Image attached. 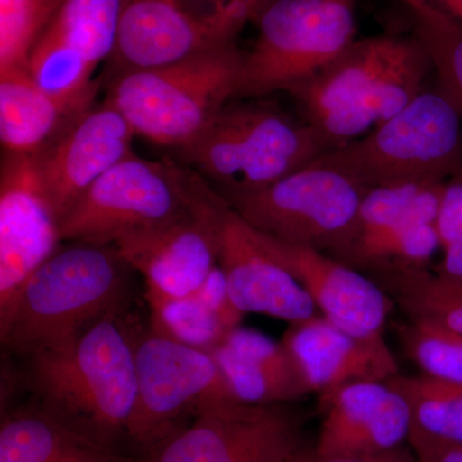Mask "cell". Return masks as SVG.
I'll return each instance as SVG.
<instances>
[{"instance_id": "obj_4", "label": "cell", "mask_w": 462, "mask_h": 462, "mask_svg": "<svg viewBox=\"0 0 462 462\" xmlns=\"http://www.w3.org/2000/svg\"><path fill=\"white\" fill-rule=\"evenodd\" d=\"M331 149L302 116L249 98L231 99L179 153L182 165L229 199L269 187Z\"/></svg>"}, {"instance_id": "obj_2", "label": "cell", "mask_w": 462, "mask_h": 462, "mask_svg": "<svg viewBox=\"0 0 462 462\" xmlns=\"http://www.w3.org/2000/svg\"><path fill=\"white\" fill-rule=\"evenodd\" d=\"M129 270L115 245L63 243L0 321L3 348L25 360L69 348L106 316L124 311Z\"/></svg>"}, {"instance_id": "obj_35", "label": "cell", "mask_w": 462, "mask_h": 462, "mask_svg": "<svg viewBox=\"0 0 462 462\" xmlns=\"http://www.w3.org/2000/svg\"><path fill=\"white\" fill-rule=\"evenodd\" d=\"M203 3L208 5L209 7H223V5H230V3H245V5H252L257 8L263 0H202Z\"/></svg>"}, {"instance_id": "obj_29", "label": "cell", "mask_w": 462, "mask_h": 462, "mask_svg": "<svg viewBox=\"0 0 462 462\" xmlns=\"http://www.w3.org/2000/svg\"><path fill=\"white\" fill-rule=\"evenodd\" d=\"M65 0H0V72L27 69Z\"/></svg>"}, {"instance_id": "obj_13", "label": "cell", "mask_w": 462, "mask_h": 462, "mask_svg": "<svg viewBox=\"0 0 462 462\" xmlns=\"http://www.w3.org/2000/svg\"><path fill=\"white\" fill-rule=\"evenodd\" d=\"M256 9L230 3L199 12L187 0H124L107 79L170 65L236 42Z\"/></svg>"}, {"instance_id": "obj_18", "label": "cell", "mask_w": 462, "mask_h": 462, "mask_svg": "<svg viewBox=\"0 0 462 462\" xmlns=\"http://www.w3.org/2000/svg\"><path fill=\"white\" fill-rule=\"evenodd\" d=\"M135 136L123 114L105 98L79 116L44 151L33 154L60 226L100 176L134 153Z\"/></svg>"}, {"instance_id": "obj_30", "label": "cell", "mask_w": 462, "mask_h": 462, "mask_svg": "<svg viewBox=\"0 0 462 462\" xmlns=\"http://www.w3.org/2000/svg\"><path fill=\"white\" fill-rule=\"evenodd\" d=\"M398 338L421 374L462 384V334L430 321L409 319Z\"/></svg>"}, {"instance_id": "obj_25", "label": "cell", "mask_w": 462, "mask_h": 462, "mask_svg": "<svg viewBox=\"0 0 462 462\" xmlns=\"http://www.w3.org/2000/svg\"><path fill=\"white\" fill-rule=\"evenodd\" d=\"M406 400L411 418L409 446H462V384L425 374L388 380Z\"/></svg>"}, {"instance_id": "obj_3", "label": "cell", "mask_w": 462, "mask_h": 462, "mask_svg": "<svg viewBox=\"0 0 462 462\" xmlns=\"http://www.w3.org/2000/svg\"><path fill=\"white\" fill-rule=\"evenodd\" d=\"M32 402L100 442L126 439L136 401L135 331L106 316L62 351L26 358Z\"/></svg>"}, {"instance_id": "obj_6", "label": "cell", "mask_w": 462, "mask_h": 462, "mask_svg": "<svg viewBox=\"0 0 462 462\" xmlns=\"http://www.w3.org/2000/svg\"><path fill=\"white\" fill-rule=\"evenodd\" d=\"M234 99L291 94L356 41L354 0H263Z\"/></svg>"}, {"instance_id": "obj_8", "label": "cell", "mask_w": 462, "mask_h": 462, "mask_svg": "<svg viewBox=\"0 0 462 462\" xmlns=\"http://www.w3.org/2000/svg\"><path fill=\"white\" fill-rule=\"evenodd\" d=\"M367 189L325 153L269 187L223 199L263 236L334 256L351 238Z\"/></svg>"}, {"instance_id": "obj_22", "label": "cell", "mask_w": 462, "mask_h": 462, "mask_svg": "<svg viewBox=\"0 0 462 462\" xmlns=\"http://www.w3.org/2000/svg\"><path fill=\"white\" fill-rule=\"evenodd\" d=\"M98 91L66 99L39 87L27 69L0 72V142L3 153L38 154L84 111Z\"/></svg>"}, {"instance_id": "obj_24", "label": "cell", "mask_w": 462, "mask_h": 462, "mask_svg": "<svg viewBox=\"0 0 462 462\" xmlns=\"http://www.w3.org/2000/svg\"><path fill=\"white\" fill-rule=\"evenodd\" d=\"M0 462H143L100 442L35 402L2 411Z\"/></svg>"}, {"instance_id": "obj_15", "label": "cell", "mask_w": 462, "mask_h": 462, "mask_svg": "<svg viewBox=\"0 0 462 462\" xmlns=\"http://www.w3.org/2000/svg\"><path fill=\"white\" fill-rule=\"evenodd\" d=\"M63 245L60 226L42 189L35 157L2 153L0 165V321L23 285Z\"/></svg>"}, {"instance_id": "obj_7", "label": "cell", "mask_w": 462, "mask_h": 462, "mask_svg": "<svg viewBox=\"0 0 462 462\" xmlns=\"http://www.w3.org/2000/svg\"><path fill=\"white\" fill-rule=\"evenodd\" d=\"M420 94L372 133L328 152L367 188L446 181L462 170V114L433 76ZM433 80V79H431Z\"/></svg>"}, {"instance_id": "obj_14", "label": "cell", "mask_w": 462, "mask_h": 462, "mask_svg": "<svg viewBox=\"0 0 462 462\" xmlns=\"http://www.w3.org/2000/svg\"><path fill=\"white\" fill-rule=\"evenodd\" d=\"M223 202L202 179L193 202L180 215L114 245L125 263L144 279L147 302L189 296L217 266Z\"/></svg>"}, {"instance_id": "obj_17", "label": "cell", "mask_w": 462, "mask_h": 462, "mask_svg": "<svg viewBox=\"0 0 462 462\" xmlns=\"http://www.w3.org/2000/svg\"><path fill=\"white\" fill-rule=\"evenodd\" d=\"M218 266L229 296L243 314H260L289 325L319 315L311 297L273 252L269 240L224 199L218 212Z\"/></svg>"}, {"instance_id": "obj_34", "label": "cell", "mask_w": 462, "mask_h": 462, "mask_svg": "<svg viewBox=\"0 0 462 462\" xmlns=\"http://www.w3.org/2000/svg\"><path fill=\"white\" fill-rule=\"evenodd\" d=\"M427 2L462 23V0H427Z\"/></svg>"}, {"instance_id": "obj_19", "label": "cell", "mask_w": 462, "mask_h": 462, "mask_svg": "<svg viewBox=\"0 0 462 462\" xmlns=\"http://www.w3.org/2000/svg\"><path fill=\"white\" fill-rule=\"evenodd\" d=\"M321 422L316 460L384 454L409 445L406 400L389 382L346 385L319 398Z\"/></svg>"}, {"instance_id": "obj_12", "label": "cell", "mask_w": 462, "mask_h": 462, "mask_svg": "<svg viewBox=\"0 0 462 462\" xmlns=\"http://www.w3.org/2000/svg\"><path fill=\"white\" fill-rule=\"evenodd\" d=\"M305 422L288 403L206 404L143 462H284L305 448Z\"/></svg>"}, {"instance_id": "obj_23", "label": "cell", "mask_w": 462, "mask_h": 462, "mask_svg": "<svg viewBox=\"0 0 462 462\" xmlns=\"http://www.w3.org/2000/svg\"><path fill=\"white\" fill-rule=\"evenodd\" d=\"M211 354L239 402L289 403L309 393L284 343L260 331L236 328Z\"/></svg>"}, {"instance_id": "obj_33", "label": "cell", "mask_w": 462, "mask_h": 462, "mask_svg": "<svg viewBox=\"0 0 462 462\" xmlns=\"http://www.w3.org/2000/svg\"><path fill=\"white\" fill-rule=\"evenodd\" d=\"M314 462H418V460L412 449L407 445L384 454L337 457L329 460H316L315 457Z\"/></svg>"}, {"instance_id": "obj_10", "label": "cell", "mask_w": 462, "mask_h": 462, "mask_svg": "<svg viewBox=\"0 0 462 462\" xmlns=\"http://www.w3.org/2000/svg\"><path fill=\"white\" fill-rule=\"evenodd\" d=\"M136 401L126 439L147 456L206 404L236 400L211 352L135 331Z\"/></svg>"}, {"instance_id": "obj_36", "label": "cell", "mask_w": 462, "mask_h": 462, "mask_svg": "<svg viewBox=\"0 0 462 462\" xmlns=\"http://www.w3.org/2000/svg\"><path fill=\"white\" fill-rule=\"evenodd\" d=\"M315 461V454L314 448H310V447H305V448L298 451L296 455L291 456V458H288L287 461L284 462H314Z\"/></svg>"}, {"instance_id": "obj_28", "label": "cell", "mask_w": 462, "mask_h": 462, "mask_svg": "<svg viewBox=\"0 0 462 462\" xmlns=\"http://www.w3.org/2000/svg\"><path fill=\"white\" fill-rule=\"evenodd\" d=\"M151 328L173 340L212 352L236 329L231 322L206 302L197 291L175 300L148 302Z\"/></svg>"}, {"instance_id": "obj_20", "label": "cell", "mask_w": 462, "mask_h": 462, "mask_svg": "<svg viewBox=\"0 0 462 462\" xmlns=\"http://www.w3.org/2000/svg\"><path fill=\"white\" fill-rule=\"evenodd\" d=\"M282 342L307 392L319 398L355 383L388 382L400 374L384 336H356L320 314L289 325Z\"/></svg>"}, {"instance_id": "obj_1", "label": "cell", "mask_w": 462, "mask_h": 462, "mask_svg": "<svg viewBox=\"0 0 462 462\" xmlns=\"http://www.w3.org/2000/svg\"><path fill=\"white\" fill-rule=\"evenodd\" d=\"M433 76L430 54L412 32H384L356 39L291 96L307 123L338 148L398 114Z\"/></svg>"}, {"instance_id": "obj_27", "label": "cell", "mask_w": 462, "mask_h": 462, "mask_svg": "<svg viewBox=\"0 0 462 462\" xmlns=\"http://www.w3.org/2000/svg\"><path fill=\"white\" fill-rule=\"evenodd\" d=\"M412 32L430 54L437 80L451 94L462 114V23L427 0H397Z\"/></svg>"}, {"instance_id": "obj_31", "label": "cell", "mask_w": 462, "mask_h": 462, "mask_svg": "<svg viewBox=\"0 0 462 462\" xmlns=\"http://www.w3.org/2000/svg\"><path fill=\"white\" fill-rule=\"evenodd\" d=\"M437 229L442 254L437 272L462 279V170L443 185Z\"/></svg>"}, {"instance_id": "obj_32", "label": "cell", "mask_w": 462, "mask_h": 462, "mask_svg": "<svg viewBox=\"0 0 462 462\" xmlns=\"http://www.w3.org/2000/svg\"><path fill=\"white\" fill-rule=\"evenodd\" d=\"M411 449L418 462H462V446H421Z\"/></svg>"}, {"instance_id": "obj_16", "label": "cell", "mask_w": 462, "mask_h": 462, "mask_svg": "<svg viewBox=\"0 0 462 462\" xmlns=\"http://www.w3.org/2000/svg\"><path fill=\"white\" fill-rule=\"evenodd\" d=\"M124 0H65L30 57L35 83L60 98L98 91L94 79L115 51Z\"/></svg>"}, {"instance_id": "obj_11", "label": "cell", "mask_w": 462, "mask_h": 462, "mask_svg": "<svg viewBox=\"0 0 462 462\" xmlns=\"http://www.w3.org/2000/svg\"><path fill=\"white\" fill-rule=\"evenodd\" d=\"M446 181H402L367 189L351 238L334 258L378 273L430 267L439 252L437 220Z\"/></svg>"}, {"instance_id": "obj_5", "label": "cell", "mask_w": 462, "mask_h": 462, "mask_svg": "<svg viewBox=\"0 0 462 462\" xmlns=\"http://www.w3.org/2000/svg\"><path fill=\"white\" fill-rule=\"evenodd\" d=\"M245 51L227 42L196 56L106 79V99L145 141L181 151L236 96Z\"/></svg>"}, {"instance_id": "obj_21", "label": "cell", "mask_w": 462, "mask_h": 462, "mask_svg": "<svg viewBox=\"0 0 462 462\" xmlns=\"http://www.w3.org/2000/svg\"><path fill=\"white\" fill-rule=\"evenodd\" d=\"M266 239L322 318L356 336H384L394 302L378 282L324 252Z\"/></svg>"}, {"instance_id": "obj_26", "label": "cell", "mask_w": 462, "mask_h": 462, "mask_svg": "<svg viewBox=\"0 0 462 462\" xmlns=\"http://www.w3.org/2000/svg\"><path fill=\"white\" fill-rule=\"evenodd\" d=\"M379 285L409 319L462 334V279L430 267L378 273Z\"/></svg>"}, {"instance_id": "obj_9", "label": "cell", "mask_w": 462, "mask_h": 462, "mask_svg": "<svg viewBox=\"0 0 462 462\" xmlns=\"http://www.w3.org/2000/svg\"><path fill=\"white\" fill-rule=\"evenodd\" d=\"M202 178L182 163L129 154L91 185L60 223V239L116 245L184 212Z\"/></svg>"}]
</instances>
